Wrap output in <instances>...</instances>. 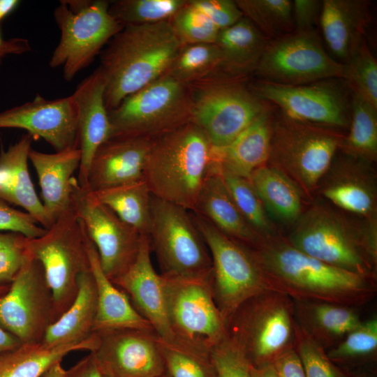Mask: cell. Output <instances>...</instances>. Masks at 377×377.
I'll use <instances>...</instances> for the list:
<instances>
[{
    "mask_svg": "<svg viewBox=\"0 0 377 377\" xmlns=\"http://www.w3.org/2000/svg\"><path fill=\"white\" fill-rule=\"evenodd\" d=\"M183 45L170 20L123 27L100 53L108 110L166 74Z\"/></svg>",
    "mask_w": 377,
    "mask_h": 377,
    "instance_id": "7a4b0ae2",
    "label": "cell"
},
{
    "mask_svg": "<svg viewBox=\"0 0 377 377\" xmlns=\"http://www.w3.org/2000/svg\"><path fill=\"white\" fill-rule=\"evenodd\" d=\"M106 0L61 1L54 17L61 37L50 57L52 68L61 67L69 82L87 67L123 28L110 13Z\"/></svg>",
    "mask_w": 377,
    "mask_h": 377,
    "instance_id": "30bf717a",
    "label": "cell"
},
{
    "mask_svg": "<svg viewBox=\"0 0 377 377\" xmlns=\"http://www.w3.org/2000/svg\"><path fill=\"white\" fill-rule=\"evenodd\" d=\"M78 290L71 306L47 328L42 343L50 346L75 344L94 333L97 292L90 268L78 277Z\"/></svg>",
    "mask_w": 377,
    "mask_h": 377,
    "instance_id": "4dcf8cb0",
    "label": "cell"
},
{
    "mask_svg": "<svg viewBox=\"0 0 377 377\" xmlns=\"http://www.w3.org/2000/svg\"><path fill=\"white\" fill-rule=\"evenodd\" d=\"M327 354L336 364L357 365L374 361L377 355V318L373 316L351 330Z\"/></svg>",
    "mask_w": 377,
    "mask_h": 377,
    "instance_id": "ab89813d",
    "label": "cell"
},
{
    "mask_svg": "<svg viewBox=\"0 0 377 377\" xmlns=\"http://www.w3.org/2000/svg\"><path fill=\"white\" fill-rule=\"evenodd\" d=\"M191 215L209 249L214 298L226 321L245 301L267 288L249 247L228 237L200 215Z\"/></svg>",
    "mask_w": 377,
    "mask_h": 377,
    "instance_id": "4fadbf2b",
    "label": "cell"
},
{
    "mask_svg": "<svg viewBox=\"0 0 377 377\" xmlns=\"http://www.w3.org/2000/svg\"><path fill=\"white\" fill-rule=\"evenodd\" d=\"M55 321L51 290L38 260L31 254L0 296V326L22 343H42Z\"/></svg>",
    "mask_w": 377,
    "mask_h": 377,
    "instance_id": "9a60e30c",
    "label": "cell"
},
{
    "mask_svg": "<svg viewBox=\"0 0 377 377\" xmlns=\"http://www.w3.org/2000/svg\"><path fill=\"white\" fill-rule=\"evenodd\" d=\"M31 50L29 41L22 38L3 40L0 31V50H6L10 54H20Z\"/></svg>",
    "mask_w": 377,
    "mask_h": 377,
    "instance_id": "db71d44e",
    "label": "cell"
},
{
    "mask_svg": "<svg viewBox=\"0 0 377 377\" xmlns=\"http://www.w3.org/2000/svg\"><path fill=\"white\" fill-rule=\"evenodd\" d=\"M88 256L97 292L94 332L124 328L154 332L151 324L133 306L128 295L105 276L97 250L90 239Z\"/></svg>",
    "mask_w": 377,
    "mask_h": 377,
    "instance_id": "f1b7e54d",
    "label": "cell"
},
{
    "mask_svg": "<svg viewBox=\"0 0 377 377\" xmlns=\"http://www.w3.org/2000/svg\"><path fill=\"white\" fill-rule=\"evenodd\" d=\"M217 377H251V365L228 334L210 351Z\"/></svg>",
    "mask_w": 377,
    "mask_h": 377,
    "instance_id": "7dc6e473",
    "label": "cell"
},
{
    "mask_svg": "<svg viewBox=\"0 0 377 377\" xmlns=\"http://www.w3.org/2000/svg\"><path fill=\"white\" fill-rule=\"evenodd\" d=\"M192 212L200 215L222 233L247 247L255 248L263 240L239 211L214 159Z\"/></svg>",
    "mask_w": 377,
    "mask_h": 377,
    "instance_id": "d4e9b609",
    "label": "cell"
},
{
    "mask_svg": "<svg viewBox=\"0 0 377 377\" xmlns=\"http://www.w3.org/2000/svg\"><path fill=\"white\" fill-rule=\"evenodd\" d=\"M269 40L245 17L221 30L215 42L221 57L220 73L245 78L254 73Z\"/></svg>",
    "mask_w": 377,
    "mask_h": 377,
    "instance_id": "1f68e13d",
    "label": "cell"
},
{
    "mask_svg": "<svg viewBox=\"0 0 377 377\" xmlns=\"http://www.w3.org/2000/svg\"><path fill=\"white\" fill-rule=\"evenodd\" d=\"M9 287V285L8 286H0V296L3 295L6 293Z\"/></svg>",
    "mask_w": 377,
    "mask_h": 377,
    "instance_id": "94428289",
    "label": "cell"
},
{
    "mask_svg": "<svg viewBox=\"0 0 377 377\" xmlns=\"http://www.w3.org/2000/svg\"><path fill=\"white\" fill-rule=\"evenodd\" d=\"M89 242L72 205L42 236L29 239V250L42 265L52 293L55 320L74 301L80 274L90 268Z\"/></svg>",
    "mask_w": 377,
    "mask_h": 377,
    "instance_id": "ba28073f",
    "label": "cell"
},
{
    "mask_svg": "<svg viewBox=\"0 0 377 377\" xmlns=\"http://www.w3.org/2000/svg\"><path fill=\"white\" fill-rule=\"evenodd\" d=\"M105 89V80L98 68L71 94L77 108V148L81 155L77 180L83 188L87 187L89 170L96 151L111 135Z\"/></svg>",
    "mask_w": 377,
    "mask_h": 377,
    "instance_id": "7402d4cb",
    "label": "cell"
},
{
    "mask_svg": "<svg viewBox=\"0 0 377 377\" xmlns=\"http://www.w3.org/2000/svg\"><path fill=\"white\" fill-rule=\"evenodd\" d=\"M96 333L98 343L93 352L113 377H160L165 373L155 332L124 328Z\"/></svg>",
    "mask_w": 377,
    "mask_h": 377,
    "instance_id": "ac0fdd59",
    "label": "cell"
},
{
    "mask_svg": "<svg viewBox=\"0 0 377 377\" xmlns=\"http://www.w3.org/2000/svg\"><path fill=\"white\" fill-rule=\"evenodd\" d=\"M163 279L168 317L176 343L210 355L227 334L226 321L214 298L212 277Z\"/></svg>",
    "mask_w": 377,
    "mask_h": 377,
    "instance_id": "7c38bea8",
    "label": "cell"
},
{
    "mask_svg": "<svg viewBox=\"0 0 377 377\" xmlns=\"http://www.w3.org/2000/svg\"><path fill=\"white\" fill-rule=\"evenodd\" d=\"M219 171L235 204L249 225L263 239L279 236L271 217L249 179L220 168Z\"/></svg>",
    "mask_w": 377,
    "mask_h": 377,
    "instance_id": "8d00e7d4",
    "label": "cell"
},
{
    "mask_svg": "<svg viewBox=\"0 0 377 377\" xmlns=\"http://www.w3.org/2000/svg\"><path fill=\"white\" fill-rule=\"evenodd\" d=\"M244 79L216 73L187 85L191 121L214 148L226 147L269 108L246 87Z\"/></svg>",
    "mask_w": 377,
    "mask_h": 377,
    "instance_id": "8992f818",
    "label": "cell"
},
{
    "mask_svg": "<svg viewBox=\"0 0 377 377\" xmlns=\"http://www.w3.org/2000/svg\"><path fill=\"white\" fill-rule=\"evenodd\" d=\"M91 193L140 235L148 236L151 226V193L145 179Z\"/></svg>",
    "mask_w": 377,
    "mask_h": 377,
    "instance_id": "e575fe53",
    "label": "cell"
},
{
    "mask_svg": "<svg viewBox=\"0 0 377 377\" xmlns=\"http://www.w3.org/2000/svg\"><path fill=\"white\" fill-rule=\"evenodd\" d=\"M251 377H279L272 364L251 367Z\"/></svg>",
    "mask_w": 377,
    "mask_h": 377,
    "instance_id": "9f6ffc18",
    "label": "cell"
},
{
    "mask_svg": "<svg viewBox=\"0 0 377 377\" xmlns=\"http://www.w3.org/2000/svg\"><path fill=\"white\" fill-rule=\"evenodd\" d=\"M272 121L269 108L226 147H213L214 158L219 168L249 179L256 169L266 165L270 151Z\"/></svg>",
    "mask_w": 377,
    "mask_h": 377,
    "instance_id": "83f0119b",
    "label": "cell"
},
{
    "mask_svg": "<svg viewBox=\"0 0 377 377\" xmlns=\"http://www.w3.org/2000/svg\"><path fill=\"white\" fill-rule=\"evenodd\" d=\"M7 54H10V52L6 50H0V64L2 61V59Z\"/></svg>",
    "mask_w": 377,
    "mask_h": 377,
    "instance_id": "6125c7cd",
    "label": "cell"
},
{
    "mask_svg": "<svg viewBox=\"0 0 377 377\" xmlns=\"http://www.w3.org/2000/svg\"><path fill=\"white\" fill-rule=\"evenodd\" d=\"M151 251L148 236L142 235L135 260L111 281L128 295L133 306L151 324L161 339L176 343L168 317L164 279L154 268Z\"/></svg>",
    "mask_w": 377,
    "mask_h": 377,
    "instance_id": "44dd1931",
    "label": "cell"
},
{
    "mask_svg": "<svg viewBox=\"0 0 377 377\" xmlns=\"http://www.w3.org/2000/svg\"><path fill=\"white\" fill-rule=\"evenodd\" d=\"M287 241L299 251L337 268L376 280L377 258L357 228L330 207L316 204L303 211Z\"/></svg>",
    "mask_w": 377,
    "mask_h": 377,
    "instance_id": "277c9868",
    "label": "cell"
},
{
    "mask_svg": "<svg viewBox=\"0 0 377 377\" xmlns=\"http://www.w3.org/2000/svg\"><path fill=\"white\" fill-rule=\"evenodd\" d=\"M98 343V335L94 332L89 339L80 343H22L0 355V377H42L50 366L61 362L68 353L80 350L94 351Z\"/></svg>",
    "mask_w": 377,
    "mask_h": 377,
    "instance_id": "836d02e7",
    "label": "cell"
},
{
    "mask_svg": "<svg viewBox=\"0 0 377 377\" xmlns=\"http://www.w3.org/2000/svg\"><path fill=\"white\" fill-rule=\"evenodd\" d=\"M349 377H376L374 373L371 372H362L357 374L355 376L349 375Z\"/></svg>",
    "mask_w": 377,
    "mask_h": 377,
    "instance_id": "91938a15",
    "label": "cell"
},
{
    "mask_svg": "<svg viewBox=\"0 0 377 377\" xmlns=\"http://www.w3.org/2000/svg\"><path fill=\"white\" fill-rule=\"evenodd\" d=\"M42 377H66V370L63 368L61 362H57L49 367Z\"/></svg>",
    "mask_w": 377,
    "mask_h": 377,
    "instance_id": "680465c9",
    "label": "cell"
},
{
    "mask_svg": "<svg viewBox=\"0 0 377 377\" xmlns=\"http://www.w3.org/2000/svg\"><path fill=\"white\" fill-rule=\"evenodd\" d=\"M350 114V131L339 150L374 163L377 157V108L353 93Z\"/></svg>",
    "mask_w": 377,
    "mask_h": 377,
    "instance_id": "d590c367",
    "label": "cell"
},
{
    "mask_svg": "<svg viewBox=\"0 0 377 377\" xmlns=\"http://www.w3.org/2000/svg\"><path fill=\"white\" fill-rule=\"evenodd\" d=\"M71 197L73 210L97 250L102 270L113 281L135 260L142 235L99 202L88 188L80 186L75 177Z\"/></svg>",
    "mask_w": 377,
    "mask_h": 377,
    "instance_id": "2e32d148",
    "label": "cell"
},
{
    "mask_svg": "<svg viewBox=\"0 0 377 377\" xmlns=\"http://www.w3.org/2000/svg\"><path fill=\"white\" fill-rule=\"evenodd\" d=\"M294 349L306 377H349L348 373L330 359L326 350L309 337L295 321Z\"/></svg>",
    "mask_w": 377,
    "mask_h": 377,
    "instance_id": "ee69618b",
    "label": "cell"
},
{
    "mask_svg": "<svg viewBox=\"0 0 377 377\" xmlns=\"http://www.w3.org/2000/svg\"><path fill=\"white\" fill-rule=\"evenodd\" d=\"M101 369L103 372V377H113V376L108 370L104 369L102 367Z\"/></svg>",
    "mask_w": 377,
    "mask_h": 377,
    "instance_id": "be15d7a7",
    "label": "cell"
},
{
    "mask_svg": "<svg viewBox=\"0 0 377 377\" xmlns=\"http://www.w3.org/2000/svg\"><path fill=\"white\" fill-rule=\"evenodd\" d=\"M322 1L295 0L293 1V19L296 31L314 30L319 22Z\"/></svg>",
    "mask_w": 377,
    "mask_h": 377,
    "instance_id": "f907efd6",
    "label": "cell"
},
{
    "mask_svg": "<svg viewBox=\"0 0 377 377\" xmlns=\"http://www.w3.org/2000/svg\"><path fill=\"white\" fill-rule=\"evenodd\" d=\"M22 344L17 338L0 326V355L18 348Z\"/></svg>",
    "mask_w": 377,
    "mask_h": 377,
    "instance_id": "11a10c76",
    "label": "cell"
},
{
    "mask_svg": "<svg viewBox=\"0 0 377 377\" xmlns=\"http://www.w3.org/2000/svg\"><path fill=\"white\" fill-rule=\"evenodd\" d=\"M78 148L44 153L33 149L29 154L38 175L43 205L51 226L71 206V181L79 168Z\"/></svg>",
    "mask_w": 377,
    "mask_h": 377,
    "instance_id": "484cf974",
    "label": "cell"
},
{
    "mask_svg": "<svg viewBox=\"0 0 377 377\" xmlns=\"http://www.w3.org/2000/svg\"><path fill=\"white\" fill-rule=\"evenodd\" d=\"M38 223L28 212L17 210L0 199V231L20 233L29 239L36 238L47 230Z\"/></svg>",
    "mask_w": 377,
    "mask_h": 377,
    "instance_id": "c3c4849f",
    "label": "cell"
},
{
    "mask_svg": "<svg viewBox=\"0 0 377 377\" xmlns=\"http://www.w3.org/2000/svg\"><path fill=\"white\" fill-rule=\"evenodd\" d=\"M0 128H17L43 138L60 151L77 148V108L72 95L47 100L37 94L29 102L0 112Z\"/></svg>",
    "mask_w": 377,
    "mask_h": 377,
    "instance_id": "d6986e66",
    "label": "cell"
},
{
    "mask_svg": "<svg viewBox=\"0 0 377 377\" xmlns=\"http://www.w3.org/2000/svg\"><path fill=\"white\" fill-rule=\"evenodd\" d=\"M213 162L207 136L190 121L154 138L144 179L154 196L193 212Z\"/></svg>",
    "mask_w": 377,
    "mask_h": 377,
    "instance_id": "3957f363",
    "label": "cell"
},
{
    "mask_svg": "<svg viewBox=\"0 0 377 377\" xmlns=\"http://www.w3.org/2000/svg\"><path fill=\"white\" fill-rule=\"evenodd\" d=\"M226 332L251 366L272 364L294 348V302L265 289L242 304L226 321Z\"/></svg>",
    "mask_w": 377,
    "mask_h": 377,
    "instance_id": "5b68a950",
    "label": "cell"
},
{
    "mask_svg": "<svg viewBox=\"0 0 377 377\" xmlns=\"http://www.w3.org/2000/svg\"><path fill=\"white\" fill-rule=\"evenodd\" d=\"M148 237L163 277H212L209 249L188 210L151 194Z\"/></svg>",
    "mask_w": 377,
    "mask_h": 377,
    "instance_id": "9c48e42d",
    "label": "cell"
},
{
    "mask_svg": "<svg viewBox=\"0 0 377 377\" xmlns=\"http://www.w3.org/2000/svg\"><path fill=\"white\" fill-rule=\"evenodd\" d=\"M160 377H169V376H168V375L166 374V372H165L164 374H163V375H162L161 376H160Z\"/></svg>",
    "mask_w": 377,
    "mask_h": 377,
    "instance_id": "e7e4bbea",
    "label": "cell"
},
{
    "mask_svg": "<svg viewBox=\"0 0 377 377\" xmlns=\"http://www.w3.org/2000/svg\"><path fill=\"white\" fill-rule=\"evenodd\" d=\"M250 249L266 288L293 300L357 308L369 303L376 295V280L311 257L279 235L263 239Z\"/></svg>",
    "mask_w": 377,
    "mask_h": 377,
    "instance_id": "6da1fadb",
    "label": "cell"
},
{
    "mask_svg": "<svg viewBox=\"0 0 377 377\" xmlns=\"http://www.w3.org/2000/svg\"><path fill=\"white\" fill-rule=\"evenodd\" d=\"M244 17L269 39L295 30L293 1L290 0H236Z\"/></svg>",
    "mask_w": 377,
    "mask_h": 377,
    "instance_id": "f35d334b",
    "label": "cell"
},
{
    "mask_svg": "<svg viewBox=\"0 0 377 377\" xmlns=\"http://www.w3.org/2000/svg\"><path fill=\"white\" fill-rule=\"evenodd\" d=\"M108 115L110 138H154L191 121L188 87L166 73L126 97Z\"/></svg>",
    "mask_w": 377,
    "mask_h": 377,
    "instance_id": "8fae6325",
    "label": "cell"
},
{
    "mask_svg": "<svg viewBox=\"0 0 377 377\" xmlns=\"http://www.w3.org/2000/svg\"><path fill=\"white\" fill-rule=\"evenodd\" d=\"M254 74L262 81L300 85L343 80L345 66L326 52L315 30H294L270 39Z\"/></svg>",
    "mask_w": 377,
    "mask_h": 377,
    "instance_id": "5bb4252c",
    "label": "cell"
},
{
    "mask_svg": "<svg viewBox=\"0 0 377 377\" xmlns=\"http://www.w3.org/2000/svg\"><path fill=\"white\" fill-rule=\"evenodd\" d=\"M372 163L346 154L335 156L317 190L339 209L376 219L377 188Z\"/></svg>",
    "mask_w": 377,
    "mask_h": 377,
    "instance_id": "ffe728a7",
    "label": "cell"
},
{
    "mask_svg": "<svg viewBox=\"0 0 377 377\" xmlns=\"http://www.w3.org/2000/svg\"><path fill=\"white\" fill-rule=\"evenodd\" d=\"M188 2L205 15L220 31L233 25L244 17L235 1L188 0Z\"/></svg>",
    "mask_w": 377,
    "mask_h": 377,
    "instance_id": "681fc988",
    "label": "cell"
},
{
    "mask_svg": "<svg viewBox=\"0 0 377 377\" xmlns=\"http://www.w3.org/2000/svg\"><path fill=\"white\" fill-rule=\"evenodd\" d=\"M66 377H103L101 367L93 351L66 370Z\"/></svg>",
    "mask_w": 377,
    "mask_h": 377,
    "instance_id": "f5cc1de1",
    "label": "cell"
},
{
    "mask_svg": "<svg viewBox=\"0 0 377 377\" xmlns=\"http://www.w3.org/2000/svg\"><path fill=\"white\" fill-rule=\"evenodd\" d=\"M344 66L343 80L353 93L377 108V61L364 40Z\"/></svg>",
    "mask_w": 377,
    "mask_h": 377,
    "instance_id": "b9f144b4",
    "label": "cell"
},
{
    "mask_svg": "<svg viewBox=\"0 0 377 377\" xmlns=\"http://www.w3.org/2000/svg\"><path fill=\"white\" fill-rule=\"evenodd\" d=\"M338 79L300 85H285L259 80L249 87L259 98L274 103L286 116L325 127L349 126L347 94Z\"/></svg>",
    "mask_w": 377,
    "mask_h": 377,
    "instance_id": "e0dca14e",
    "label": "cell"
},
{
    "mask_svg": "<svg viewBox=\"0 0 377 377\" xmlns=\"http://www.w3.org/2000/svg\"><path fill=\"white\" fill-rule=\"evenodd\" d=\"M165 372L169 377H217L210 355H205L177 343L158 337Z\"/></svg>",
    "mask_w": 377,
    "mask_h": 377,
    "instance_id": "7bdbcfd3",
    "label": "cell"
},
{
    "mask_svg": "<svg viewBox=\"0 0 377 377\" xmlns=\"http://www.w3.org/2000/svg\"><path fill=\"white\" fill-rule=\"evenodd\" d=\"M187 0H117L110 1L109 12L123 27L170 21Z\"/></svg>",
    "mask_w": 377,
    "mask_h": 377,
    "instance_id": "60d3db41",
    "label": "cell"
},
{
    "mask_svg": "<svg viewBox=\"0 0 377 377\" xmlns=\"http://www.w3.org/2000/svg\"><path fill=\"white\" fill-rule=\"evenodd\" d=\"M343 135L327 127L291 119L272 121L268 165L287 175L306 194L318 184L340 149Z\"/></svg>",
    "mask_w": 377,
    "mask_h": 377,
    "instance_id": "52a82bcc",
    "label": "cell"
},
{
    "mask_svg": "<svg viewBox=\"0 0 377 377\" xmlns=\"http://www.w3.org/2000/svg\"><path fill=\"white\" fill-rule=\"evenodd\" d=\"M33 137L23 135L7 150L0 151V199L20 206L43 228L51 226L42 201L34 189L28 168Z\"/></svg>",
    "mask_w": 377,
    "mask_h": 377,
    "instance_id": "4316f807",
    "label": "cell"
},
{
    "mask_svg": "<svg viewBox=\"0 0 377 377\" xmlns=\"http://www.w3.org/2000/svg\"><path fill=\"white\" fill-rule=\"evenodd\" d=\"M270 217L293 225L303 212L302 190L287 175L266 164L249 179Z\"/></svg>",
    "mask_w": 377,
    "mask_h": 377,
    "instance_id": "d6a6232c",
    "label": "cell"
},
{
    "mask_svg": "<svg viewBox=\"0 0 377 377\" xmlns=\"http://www.w3.org/2000/svg\"><path fill=\"white\" fill-rule=\"evenodd\" d=\"M28 241L20 233L0 231V286L9 285L31 256Z\"/></svg>",
    "mask_w": 377,
    "mask_h": 377,
    "instance_id": "bcb514c9",
    "label": "cell"
},
{
    "mask_svg": "<svg viewBox=\"0 0 377 377\" xmlns=\"http://www.w3.org/2000/svg\"><path fill=\"white\" fill-rule=\"evenodd\" d=\"M154 138H110L96 151L87 177L90 191L145 179L149 152Z\"/></svg>",
    "mask_w": 377,
    "mask_h": 377,
    "instance_id": "603a6c76",
    "label": "cell"
},
{
    "mask_svg": "<svg viewBox=\"0 0 377 377\" xmlns=\"http://www.w3.org/2000/svg\"><path fill=\"white\" fill-rule=\"evenodd\" d=\"M296 324L326 350L360 324L356 308L338 304L293 300Z\"/></svg>",
    "mask_w": 377,
    "mask_h": 377,
    "instance_id": "f546056e",
    "label": "cell"
},
{
    "mask_svg": "<svg viewBox=\"0 0 377 377\" xmlns=\"http://www.w3.org/2000/svg\"><path fill=\"white\" fill-rule=\"evenodd\" d=\"M183 45L215 43L220 30L201 11L186 3L170 20Z\"/></svg>",
    "mask_w": 377,
    "mask_h": 377,
    "instance_id": "f6af8a7d",
    "label": "cell"
},
{
    "mask_svg": "<svg viewBox=\"0 0 377 377\" xmlns=\"http://www.w3.org/2000/svg\"><path fill=\"white\" fill-rule=\"evenodd\" d=\"M366 0H324L319 19L325 43L337 61L345 64L364 40L370 22Z\"/></svg>",
    "mask_w": 377,
    "mask_h": 377,
    "instance_id": "cb8c5ba5",
    "label": "cell"
},
{
    "mask_svg": "<svg viewBox=\"0 0 377 377\" xmlns=\"http://www.w3.org/2000/svg\"><path fill=\"white\" fill-rule=\"evenodd\" d=\"M221 57L216 43L184 45L167 74L188 85L220 73Z\"/></svg>",
    "mask_w": 377,
    "mask_h": 377,
    "instance_id": "74e56055",
    "label": "cell"
},
{
    "mask_svg": "<svg viewBox=\"0 0 377 377\" xmlns=\"http://www.w3.org/2000/svg\"><path fill=\"white\" fill-rule=\"evenodd\" d=\"M272 364L279 377H306L301 361L294 348L281 354Z\"/></svg>",
    "mask_w": 377,
    "mask_h": 377,
    "instance_id": "816d5d0a",
    "label": "cell"
},
{
    "mask_svg": "<svg viewBox=\"0 0 377 377\" xmlns=\"http://www.w3.org/2000/svg\"><path fill=\"white\" fill-rule=\"evenodd\" d=\"M20 3L18 0H0V22L10 15Z\"/></svg>",
    "mask_w": 377,
    "mask_h": 377,
    "instance_id": "6f0895ef",
    "label": "cell"
}]
</instances>
